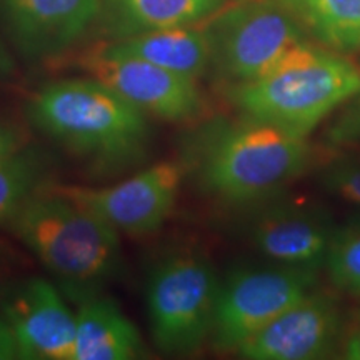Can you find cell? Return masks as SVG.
Instances as JSON below:
<instances>
[{"mask_svg":"<svg viewBox=\"0 0 360 360\" xmlns=\"http://www.w3.org/2000/svg\"><path fill=\"white\" fill-rule=\"evenodd\" d=\"M25 117L101 177L141 165L154 141L150 117L89 75L40 85L27 97Z\"/></svg>","mask_w":360,"mask_h":360,"instance_id":"cell-1","label":"cell"},{"mask_svg":"<svg viewBox=\"0 0 360 360\" xmlns=\"http://www.w3.org/2000/svg\"><path fill=\"white\" fill-rule=\"evenodd\" d=\"M310 159L307 137L244 115L207 125L182 157L202 192L231 204L269 199L302 175Z\"/></svg>","mask_w":360,"mask_h":360,"instance_id":"cell-2","label":"cell"},{"mask_svg":"<svg viewBox=\"0 0 360 360\" xmlns=\"http://www.w3.org/2000/svg\"><path fill=\"white\" fill-rule=\"evenodd\" d=\"M7 231L72 302L122 276L120 233L51 186L25 202Z\"/></svg>","mask_w":360,"mask_h":360,"instance_id":"cell-3","label":"cell"},{"mask_svg":"<svg viewBox=\"0 0 360 360\" xmlns=\"http://www.w3.org/2000/svg\"><path fill=\"white\" fill-rule=\"evenodd\" d=\"M360 90V70L344 57L295 45L269 74L229 85L227 98L244 117L307 135Z\"/></svg>","mask_w":360,"mask_h":360,"instance_id":"cell-4","label":"cell"},{"mask_svg":"<svg viewBox=\"0 0 360 360\" xmlns=\"http://www.w3.org/2000/svg\"><path fill=\"white\" fill-rule=\"evenodd\" d=\"M220 278L195 247H175L148 269L146 307L148 330L159 352L195 355L210 340Z\"/></svg>","mask_w":360,"mask_h":360,"instance_id":"cell-5","label":"cell"},{"mask_svg":"<svg viewBox=\"0 0 360 360\" xmlns=\"http://www.w3.org/2000/svg\"><path fill=\"white\" fill-rule=\"evenodd\" d=\"M210 42V69L237 85L269 74L305 34L276 0H249L220 11L204 22Z\"/></svg>","mask_w":360,"mask_h":360,"instance_id":"cell-6","label":"cell"},{"mask_svg":"<svg viewBox=\"0 0 360 360\" xmlns=\"http://www.w3.org/2000/svg\"><path fill=\"white\" fill-rule=\"evenodd\" d=\"M315 270L236 269L220 281L210 342L219 352H237L244 342L315 290Z\"/></svg>","mask_w":360,"mask_h":360,"instance_id":"cell-7","label":"cell"},{"mask_svg":"<svg viewBox=\"0 0 360 360\" xmlns=\"http://www.w3.org/2000/svg\"><path fill=\"white\" fill-rule=\"evenodd\" d=\"M186 179L182 159H165L110 186L52 182L51 187L98 215L120 236L143 238L159 232L172 217Z\"/></svg>","mask_w":360,"mask_h":360,"instance_id":"cell-8","label":"cell"},{"mask_svg":"<svg viewBox=\"0 0 360 360\" xmlns=\"http://www.w3.org/2000/svg\"><path fill=\"white\" fill-rule=\"evenodd\" d=\"M79 69L150 117L167 124L197 122L205 112V97L193 80L142 58L125 56L105 44L77 57Z\"/></svg>","mask_w":360,"mask_h":360,"instance_id":"cell-9","label":"cell"},{"mask_svg":"<svg viewBox=\"0 0 360 360\" xmlns=\"http://www.w3.org/2000/svg\"><path fill=\"white\" fill-rule=\"evenodd\" d=\"M0 314L20 360H72L75 310L57 283L34 274L8 278L0 285Z\"/></svg>","mask_w":360,"mask_h":360,"instance_id":"cell-10","label":"cell"},{"mask_svg":"<svg viewBox=\"0 0 360 360\" xmlns=\"http://www.w3.org/2000/svg\"><path fill=\"white\" fill-rule=\"evenodd\" d=\"M105 0H0V22L25 57L72 51L102 20Z\"/></svg>","mask_w":360,"mask_h":360,"instance_id":"cell-11","label":"cell"},{"mask_svg":"<svg viewBox=\"0 0 360 360\" xmlns=\"http://www.w3.org/2000/svg\"><path fill=\"white\" fill-rule=\"evenodd\" d=\"M340 315L330 297L312 292L252 335L237 350L249 360H317L334 349Z\"/></svg>","mask_w":360,"mask_h":360,"instance_id":"cell-12","label":"cell"},{"mask_svg":"<svg viewBox=\"0 0 360 360\" xmlns=\"http://www.w3.org/2000/svg\"><path fill=\"white\" fill-rule=\"evenodd\" d=\"M252 244L276 265L315 270L323 267L334 231L315 210L297 205H276L252 220Z\"/></svg>","mask_w":360,"mask_h":360,"instance_id":"cell-13","label":"cell"},{"mask_svg":"<svg viewBox=\"0 0 360 360\" xmlns=\"http://www.w3.org/2000/svg\"><path fill=\"white\" fill-rule=\"evenodd\" d=\"M72 360H135L147 357L141 332L103 292L75 300Z\"/></svg>","mask_w":360,"mask_h":360,"instance_id":"cell-14","label":"cell"},{"mask_svg":"<svg viewBox=\"0 0 360 360\" xmlns=\"http://www.w3.org/2000/svg\"><path fill=\"white\" fill-rule=\"evenodd\" d=\"M105 45L112 51L142 58L193 80L204 77L210 70V42L204 22L129 35Z\"/></svg>","mask_w":360,"mask_h":360,"instance_id":"cell-15","label":"cell"},{"mask_svg":"<svg viewBox=\"0 0 360 360\" xmlns=\"http://www.w3.org/2000/svg\"><path fill=\"white\" fill-rule=\"evenodd\" d=\"M225 0H105L103 15L114 40L129 35L195 25L209 20Z\"/></svg>","mask_w":360,"mask_h":360,"instance_id":"cell-16","label":"cell"},{"mask_svg":"<svg viewBox=\"0 0 360 360\" xmlns=\"http://www.w3.org/2000/svg\"><path fill=\"white\" fill-rule=\"evenodd\" d=\"M304 32L335 52L360 49V0H276Z\"/></svg>","mask_w":360,"mask_h":360,"instance_id":"cell-17","label":"cell"},{"mask_svg":"<svg viewBox=\"0 0 360 360\" xmlns=\"http://www.w3.org/2000/svg\"><path fill=\"white\" fill-rule=\"evenodd\" d=\"M49 157L34 146L0 160V229L7 227L30 197L51 186Z\"/></svg>","mask_w":360,"mask_h":360,"instance_id":"cell-18","label":"cell"},{"mask_svg":"<svg viewBox=\"0 0 360 360\" xmlns=\"http://www.w3.org/2000/svg\"><path fill=\"white\" fill-rule=\"evenodd\" d=\"M323 267L337 289L360 297V219L334 231Z\"/></svg>","mask_w":360,"mask_h":360,"instance_id":"cell-19","label":"cell"},{"mask_svg":"<svg viewBox=\"0 0 360 360\" xmlns=\"http://www.w3.org/2000/svg\"><path fill=\"white\" fill-rule=\"evenodd\" d=\"M321 182L327 191L360 205V162H334L322 172Z\"/></svg>","mask_w":360,"mask_h":360,"instance_id":"cell-20","label":"cell"},{"mask_svg":"<svg viewBox=\"0 0 360 360\" xmlns=\"http://www.w3.org/2000/svg\"><path fill=\"white\" fill-rule=\"evenodd\" d=\"M326 142L332 147H345L360 142V90L340 107V114L328 125Z\"/></svg>","mask_w":360,"mask_h":360,"instance_id":"cell-21","label":"cell"},{"mask_svg":"<svg viewBox=\"0 0 360 360\" xmlns=\"http://www.w3.org/2000/svg\"><path fill=\"white\" fill-rule=\"evenodd\" d=\"M20 244L8 240L7 237L0 236V285L8 278L25 274L27 269L32 267L34 260L25 249H20Z\"/></svg>","mask_w":360,"mask_h":360,"instance_id":"cell-22","label":"cell"},{"mask_svg":"<svg viewBox=\"0 0 360 360\" xmlns=\"http://www.w3.org/2000/svg\"><path fill=\"white\" fill-rule=\"evenodd\" d=\"M29 134L19 124L0 119V160L11 159L30 147Z\"/></svg>","mask_w":360,"mask_h":360,"instance_id":"cell-23","label":"cell"},{"mask_svg":"<svg viewBox=\"0 0 360 360\" xmlns=\"http://www.w3.org/2000/svg\"><path fill=\"white\" fill-rule=\"evenodd\" d=\"M0 360H20L15 337L2 314H0Z\"/></svg>","mask_w":360,"mask_h":360,"instance_id":"cell-24","label":"cell"},{"mask_svg":"<svg viewBox=\"0 0 360 360\" xmlns=\"http://www.w3.org/2000/svg\"><path fill=\"white\" fill-rule=\"evenodd\" d=\"M344 357L349 360H360V314L355 319L344 342Z\"/></svg>","mask_w":360,"mask_h":360,"instance_id":"cell-25","label":"cell"},{"mask_svg":"<svg viewBox=\"0 0 360 360\" xmlns=\"http://www.w3.org/2000/svg\"><path fill=\"white\" fill-rule=\"evenodd\" d=\"M13 74H15V60H13L6 44L0 40V80L11 79Z\"/></svg>","mask_w":360,"mask_h":360,"instance_id":"cell-26","label":"cell"}]
</instances>
